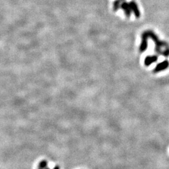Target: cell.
I'll return each mask as SVG.
<instances>
[{
	"label": "cell",
	"instance_id": "cell-1",
	"mask_svg": "<svg viewBox=\"0 0 169 169\" xmlns=\"http://www.w3.org/2000/svg\"><path fill=\"white\" fill-rule=\"evenodd\" d=\"M145 33H146L148 38H150L154 42L155 44V50H156V52L158 53L162 54V53H163L162 50H161V48H162V47L168 48V44L165 42L160 41V40L158 39L157 36L155 35L153 32L150 31L149 30V31L145 32Z\"/></svg>",
	"mask_w": 169,
	"mask_h": 169
},
{
	"label": "cell",
	"instance_id": "cell-2",
	"mask_svg": "<svg viewBox=\"0 0 169 169\" xmlns=\"http://www.w3.org/2000/svg\"><path fill=\"white\" fill-rule=\"evenodd\" d=\"M148 36L147 35L146 33L144 32L142 35V43L140 46V52H144L145 51H146L147 47H148Z\"/></svg>",
	"mask_w": 169,
	"mask_h": 169
},
{
	"label": "cell",
	"instance_id": "cell-3",
	"mask_svg": "<svg viewBox=\"0 0 169 169\" xmlns=\"http://www.w3.org/2000/svg\"><path fill=\"white\" fill-rule=\"evenodd\" d=\"M169 66V62L167 60H165L164 62H162L160 63H158L155 66V68L154 69V73H158L160 72L161 71H163L165 69H167Z\"/></svg>",
	"mask_w": 169,
	"mask_h": 169
},
{
	"label": "cell",
	"instance_id": "cell-4",
	"mask_svg": "<svg viewBox=\"0 0 169 169\" xmlns=\"http://www.w3.org/2000/svg\"><path fill=\"white\" fill-rule=\"evenodd\" d=\"M129 5L130 6L131 11L133 12L135 17H136L137 18H139L140 16V11L139 10V8L138 7L137 3L133 1V0H132V1H131L129 3Z\"/></svg>",
	"mask_w": 169,
	"mask_h": 169
},
{
	"label": "cell",
	"instance_id": "cell-5",
	"mask_svg": "<svg viewBox=\"0 0 169 169\" xmlns=\"http://www.w3.org/2000/svg\"><path fill=\"white\" fill-rule=\"evenodd\" d=\"M120 8L123 10L127 18H130L131 16V9L129 3L126 1L122 2L121 4Z\"/></svg>",
	"mask_w": 169,
	"mask_h": 169
},
{
	"label": "cell",
	"instance_id": "cell-6",
	"mask_svg": "<svg viewBox=\"0 0 169 169\" xmlns=\"http://www.w3.org/2000/svg\"><path fill=\"white\" fill-rule=\"evenodd\" d=\"M157 60H158V57L155 55L148 56L145 59L144 64H145V66H150L152 63L156 62Z\"/></svg>",
	"mask_w": 169,
	"mask_h": 169
},
{
	"label": "cell",
	"instance_id": "cell-7",
	"mask_svg": "<svg viewBox=\"0 0 169 169\" xmlns=\"http://www.w3.org/2000/svg\"><path fill=\"white\" fill-rule=\"evenodd\" d=\"M121 3H122V1H121V0H115V1L113 2V11H118V9L120 8Z\"/></svg>",
	"mask_w": 169,
	"mask_h": 169
},
{
	"label": "cell",
	"instance_id": "cell-8",
	"mask_svg": "<svg viewBox=\"0 0 169 169\" xmlns=\"http://www.w3.org/2000/svg\"><path fill=\"white\" fill-rule=\"evenodd\" d=\"M54 169H60V168H59V167H55V168H54Z\"/></svg>",
	"mask_w": 169,
	"mask_h": 169
},
{
	"label": "cell",
	"instance_id": "cell-9",
	"mask_svg": "<svg viewBox=\"0 0 169 169\" xmlns=\"http://www.w3.org/2000/svg\"><path fill=\"white\" fill-rule=\"evenodd\" d=\"M121 1H122V2H123V1H125V0H121Z\"/></svg>",
	"mask_w": 169,
	"mask_h": 169
}]
</instances>
